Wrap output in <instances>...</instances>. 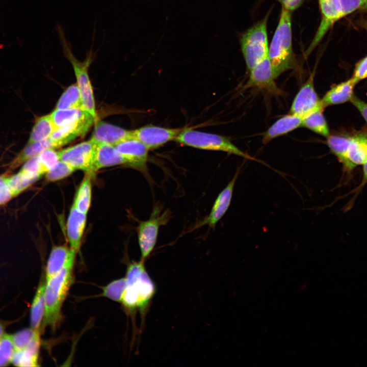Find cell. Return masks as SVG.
Segmentation results:
<instances>
[{"instance_id": "1", "label": "cell", "mask_w": 367, "mask_h": 367, "mask_svg": "<svg viewBox=\"0 0 367 367\" xmlns=\"http://www.w3.org/2000/svg\"><path fill=\"white\" fill-rule=\"evenodd\" d=\"M291 13L282 7L277 27L269 46L268 57L275 79L297 66L292 47Z\"/></svg>"}, {"instance_id": "2", "label": "cell", "mask_w": 367, "mask_h": 367, "mask_svg": "<svg viewBox=\"0 0 367 367\" xmlns=\"http://www.w3.org/2000/svg\"><path fill=\"white\" fill-rule=\"evenodd\" d=\"M76 252L73 251L62 269L46 281L45 311L43 326L55 328L61 319V307L72 283V271Z\"/></svg>"}, {"instance_id": "3", "label": "cell", "mask_w": 367, "mask_h": 367, "mask_svg": "<svg viewBox=\"0 0 367 367\" xmlns=\"http://www.w3.org/2000/svg\"><path fill=\"white\" fill-rule=\"evenodd\" d=\"M144 260L133 262L127 269L122 303L127 308L143 310L153 297L155 287L144 267Z\"/></svg>"}, {"instance_id": "4", "label": "cell", "mask_w": 367, "mask_h": 367, "mask_svg": "<svg viewBox=\"0 0 367 367\" xmlns=\"http://www.w3.org/2000/svg\"><path fill=\"white\" fill-rule=\"evenodd\" d=\"M59 37L62 51L65 57L71 63L77 81L83 103V109L97 119L93 89L88 75V68L93 61L94 53L92 48L87 53L86 58L80 61L73 55L70 43L67 40L62 26L57 24L55 27Z\"/></svg>"}, {"instance_id": "5", "label": "cell", "mask_w": 367, "mask_h": 367, "mask_svg": "<svg viewBox=\"0 0 367 367\" xmlns=\"http://www.w3.org/2000/svg\"><path fill=\"white\" fill-rule=\"evenodd\" d=\"M269 13L241 34L240 43L246 67L250 71L268 56L267 22Z\"/></svg>"}, {"instance_id": "6", "label": "cell", "mask_w": 367, "mask_h": 367, "mask_svg": "<svg viewBox=\"0 0 367 367\" xmlns=\"http://www.w3.org/2000/svg\"><path fill=\"white\" fill-rule=\"evenodd\" d=\"M174 140L184 146L200 149L223 151L247 160H254L253 157L239 148L229 139L215 134L185 128Z\"/></svg>"}, {"instance_id": "7", "label": "cell", "mask_w": 367, "mask_h": 367, "mask_svg": "<svg viewBox=\"0 0 367 367\" xmlns=\"http://www.w3.org/2000/svg\"><path fill=\"white\" fill-rule=\"evenodd\" d=\"M170 218V212H162L160 206H155L150 218L140 222L138 227V243L141 254V260L147 258L155 246L159 228L166 224Z\"/></svg>"}, {"instance_id": "8", "label": "cell", "mask_w": 367, "mask_h": 367, "mask_svg": "<svg viewBox=\"0 0 367 367\" xmlns=\"http://www.w3.org/2000/svg\"><path fill=\"white\" fill-rule=\"evenodd\" d=\"M95 143L91 139L58 151L60 161L75 170H80L94 175Z\"/></svg>"}, {"instance_id": "9", "label": "cell", "mask_w": 367, "mask_h": 367, "mask_svg": "<svg viewBox=\"0 0 367 367\" xmlns=\"http://www.w3.org/2000/svg\"><path fill=\"white\" fill-rule=\"evenodd\" d=\"M321 14L319 26L305 52L308 56L321 42L327 32L338 20L346 16L341 0H318Z\"/></svg>"}, {"instance_id": "10", "label": "cell", "mask_w": 367, "mask_h": 367, "mask_svg": "<svg viewBox=\"0 0 367 367\" xmlns=\"http://www.w3.org/2000/svg\"><path fill=\"white\" fill-rule=\"evenodd\" d=\"M185 128H166L149 125L133 130L134 138L143 143L148 149L158 148L175 140Z\"/></svg>"}, {"instance_id": "11", "label": "cell", "mask_w": 367, "mask_h": 367, "mask_svg": "<svg viewBox=\"0 0 367 367\" xmlns=\"http://www.w3.org/2000/svg\"><path fill=\"white\" fill-rule=\"evenodd\" d=\"M96 120L88 114L81 119L56 128L49 137L53 148L62 147L85 136Z\"/></svg>"}, {"instance_id": "12", "label": "cell", "mask_w": 367, "mask_h": 367, "mask_svg": "<svg viewBox=\"0 0 367 367\" xmlns=\"http://www.w3.org/2000/svg\"><path fill=\"white\" fill-rule=\"evenodd\" d=\"M313 80L312 74L299 89L292 103L290 114L303 118L310 112L322 107L321 99L314 87Z\"/></svg>"}, {"instance_id": "13", "label": "cell", "mask_w": 367, "mask_h": 367, "mask_svg": "<svg viewBox=\"0 0 367 367\" xmlns=\"http://www.w3.org/2000/svg\"><path fill=\"white\" fill-rule=\"evenodd\" d=\"M114 146L127 161L129 166L143 172H147L149 149L143 143L132 137L117 143Z\"/></svg>"}, {"instance_id": "14", "label": "cell", "mask_w": 367, "mask_h": 367, "mask_svg": "<svg viewBox=\"0 0 367 367\" xmlns=\"http://www.w3.org/2000/svg\"><path fill=\"white\" fill-rule=\"evenodd\" d=\"M249 72V78L245 87L257 88L273 94L281 93L275 82L268 56L257 64Z\"/></svg>"}, {"instance_id": "15", "label": "cell", "mask_w": 367, "mask_h": 367, "mask_svg": "<svg viewBox=\"0 0 367 367\" xmlns=\"http://www.w3.org/2000/svg\"><path fill=\"white\" fill-rule=\"evenodd\" d=\"M239 173V170H238L231 180L218 195L208 215L201 222L197 224L194 228H197L203 225L214 227L223 217L230 204L234 185Z\"/></svg>"}, {"instance_id": "16", "label": "cell", "mask_w": 367, "mask_h": 367, "mask_svg": "<svg viewBox=\"0 0 367 367\" xmlns=\"http://www.w3.org/2000/svg\"><path fill=\"white\" fill-rule=\"evenodd\" d=\"M132 137H134L133 130H127L103 121H97L91 140L96 144H107L114 146Z\"/></svg>"}, {"instance_id": "17", "label": "cell", "mask_w": 367, "mask_h": 367, "mask_svg": "<svg viewBox=\"0 0 367 367\" xmlns=\"http://www.w3.org/2000/svg\"><path fill=\"white\" fill-rule=\"evenodd\" d=\"M86 220L87 214L80 212L72 205L67 221L66 232L70 248L76 253L80 248Z\"/></svg>"}, {"instance_id": "18", "label": "cell", "mask_w": 367, "mask_h": 367, "mask_svg": "<svg viewBox=\"0 0 367 367\" xmlns=\"http://www.w3.org/2000/svg\"><path fill=\"white\" fill-rule=\"evenodd\" d=\"M120 165L128 166V163L113 145L95 143L94 160L95 172L103 168Z\"/></svg>"}, {"instance_id": "19", "label": "cell", "mask_w": 367, "mask_h": 367, "mask_svg": "<svg viewBox=\"0 0 367 367\" xmlns=\"http://www.w3.org/2000/svg\"><path fill=\"white\" fill-rule=\"evenodd\" d=\"M302 118L289 114L276 121L264 134L262 142L266 144L272 140L301 126Z\"/></svg>"}, {"instance_id": "20", "label": "cell", "mask_w": 367, "mask_h": 367, "mask_svg": "<svg viewBox=\"0 0 367 367\" xmlns=\"http://www.w3.org/2000/svg\"><path fill=\"white\" fill-rule=\"evenodd\" d=\"M345 168L351 171L356 166L363 165L367 160V138L363 136L352 137L347 153Z\"/></svg>"}, {"instance_id": "21", "label": "cell", "mask_w": 367, "mask_h": 367, "mask_svg": "<svg viewBox=\"0 0 367 367\" xmlns=\"http://www.w3.org/2000/svg\"><path fill=\"white\" fill-rule=\"evenodd\" d=\"M40 347V336L38 335L25 348L15 350L11 363L21 367L37 366Z\"/></svg>"}, {"instance_id": "22", "label": "cell", "mask_w": 367, "mask_h": 367, "mask_svg": "<svg viewBox=\"0 0 367 367\" xmlns=\"http://www.w3.org/2000/svg\"><path fill=\"white\" fill-rule=\"evenodd\" d=\"M355 84L352 78L332 88L321 99L322 107L342 103L349 101L353 96Z\"/></svg>"}, {"instance_id": "23", "label": "cell", "mask_w": 367, "mask_h": 367, "mask_svg": "<svg viewBox=\"0 0 367 367\" xmlns=\"http://www.w3.org/2000/svg\"><path fill=\"white\" fill-rule=\"evenodd\" d=\"M74 251L65 245L56 246L50 252L46 268V281L58 273Z\"/></svg>"}, {"instance_id": "24", "label": "cell", "mask_w": 367, "mask_h": 367, "mask_svg": "<svg viewBox=\"0 0 367 367\" xmlns=\"http://www.w3.org/2000/svg\"><path fill=\"white\" fill-rule=\"evenodd\" d=\"M93 175L86 173L75 195L73 205L80 212L87 214L89 210L92 197L91 179Z\"/></svg>"}, {"instance_id": "25", "label": "cell", "mask_w": 367, "mask_h": 367, "mask_svg": "<svg viewBox=\"0 0 367 367\" xmlns=\"http://www.w3.org/2000/svg\"><path fill=\"white\" fill-rule=\"evenodd\" d=\"M46 282H41L39 285L34 297L30 311V324L35 330H40L43 322L44 311V291Z\"/></svg>"}, {"instance_id": "26", "label": "cell", "mask_w": 367, "mask_h": 367, "mask_svg": "<svg viewBox=\"0 0 367 367\" xmlns=\"http://www.w3.org/2000/svg\"><path fill=\"white\" fill-rule=\"evenodd\" d=\"M324 108L319 107L302 118L301 126L324 137L329 135L327 122L323 114Z\"/></svg>"}, {"instance_id": "27", "label": "cell", "mask_w": 367, "mask_h": 367, "mask_svg": "<svg viewBox=\"0 0 367 367\" xmlns=\"http://www.w3.org/2000/svg\"><path fill=\"white\" fill-rule=\"evenodd\" d=\"M48 148H53L49 138L39 142L28 143L12 161L10 168L17 167L29 159L38 156L43 151Z\"/></svg>"}, {"instance_id": "28", "label": "cell", "mask_w": 367, "mask_h": 367, "mask_svg": "<svg viewBox=\"0 0 367 367\" xmlns=\"http://www.w3.org/2000/svg\"><path fill=\"white\" fill-rule=\"evenodd\" d=\"M56 129L50 115L39 118L33 127L28 143L39 142L49 138Z\"/></svg>"}, {"instance_id": "29", "label": "cell", "mask_w": 367, "mask_h": 367, "mask_svg": "<svg viewBox=\"0 0 367 367\" xmlns=\"http://www.w3.org/2000/svg\"><path fill=\"white\" fill-rule=\"evenodd\" d=\"M88 114L90 113L83 109H55L49 115L57 128L81 119Z\"/></svg>"}, {"instance_id": "30", "label": "cell", "mask_w": 367, "mask_h": 367, "mask_svg": "<svg viewBox=\"0 0 367 367\" xmlns=\"http://www.w3.org/2000/svg\"><path fill=\"white\" fill-rule=\"evenodd\" d=\"M73 109H83L80 92L76 84L70 86L65 90L56 107V109L58 110Z\"/></svg>"}, {"instance_id": "31", "label": "cell", "mask_w": 367, "mask_h": 367, "mask_svg": "<svg viewBox=\"0 0 367 367\" xmlns=\"http://www.w3.org/2000/svg\"><path fill=\"white\" fill-rule=\"evenodd\" d=\"M352 137L338 135H329L327 145L331 152L337 158L344 167L347 164L346 153Z\"/></svg>"}, {"instance_id": "32", "label": "cell", "mask_w": 367, "mask_h": 367, "mask_svg": "<svg viewBox=\"0 0 367 367\" xmlns=\"http://www.w3.org/2000/svg\"><path fill=\"white\" fill-rule=\"evenodd\" d=\"M38 179L20 171L7 178V183L14 196L23 192Z\"/></svg>"}, {"instance_id": "33", "label": "cell", "mask_w": 367, "mask_h": 367, "mask_svg": "<svg viewBox=\"0 0 367 367\" xmlns=\"http://www.w3.org/2000/svg\"><path fill=\"white\" fill-rule=\"evenodd\" d=\"M40 334V330L25 328L11 335L15 350H20L27 347L31 342Z\"/></svg>"}, {"instance_id": "34", "label": "cell", "mask_w": 367, "mask_h": 367, "mask_svg": "<svg viewBox=\"0 0 367 367\" xmlns=\"http://www.w3.org/2000/svg\"><path fill=\"white\" fill-rule=\"evenodd\" d=\"M125 286V278L115 280L103 288L102 295L113 301L121 302Z\"/></svg>"}, {"instance_id": "35", "label": "cell", "mask_w": 367, "mask_h": 367, "mask_svg": "<svg viewBox=\"0 0 367 367\" xmlns=\"http://www.w3.org/2000/svg\"><path fill=\"white\" fill-rule=\"evenodd\" d=\"M14 350L11 335L5 333L0 339V366H6L11 363Z\"/></svg>"}, {"instance_id": "36", "label": "cell", "mask_w": 367, "mask_h": 367, "mask_svg": "<svg viewBox=\"0 0 367 367\" xmlns=\"http://www.w3.org/2000/svg\"><path fill=\"white\" fill-rule=\"evenodd\" d=\"M76 171L68 164L59 161L57 164L45 174V178L49 181H55L63 179L72 174Z\"/></svg>"}, {"instance_id": "37", "label": "cell", "mask_w": 367, "mask_h": 367, "mask_svg": "<svg viewBox=\"0 0 367 367\" xmlns=\"http://www.w3.org/2000/svg\"><path fill=\"white\" fill-rule=\"evenodd\" d=\"M45 174L53 169L60 161L58 152L53 148H48L38 155Z\"/></svg>"}, {"instance_id": "38", "label": "cell", "mask_w": 367, "mask_h": 367, "mask_svg": "<svg viewBox=\"0 0 367 367\" xmlns=\"http://www.w3.org/2000/svg\"><path fill=\"white\" fill-rule=\"evenodd\" d=\"M20 171L31 176L40 178L45 174L38 156L31 158L26 161L22 167Z\"/></svg>"}, {"instance_id": "39", "label": "cell", "mask_w": 367, "mask_h": 367, "mask_svg": "<svg viewBox=\"0 0 367 367\" xmlns=\"http://www.w3.org/2000/svg\"><path fill=\"white\" fill-rule=\"evenodd\" d=\"M367 77V56L357 64L353 76L352 78L356 84L358 82Z\"/></svg>"}, {"instance_id": "40", "label": "cell", "mask_w": 367, "mask_h": 367, "mask_svg": "<svg viewBox=\"0 0 367 367\" xmlns=\"http://www.w3.org/2000/svg\"><path fill=\"white\" fill-rule=\"evenodd\" d=\"M14 197L8 186L7 178L0 176V205L8 202Z\"/></svg>"}, {"instance_id": "41", "label": "cell", "mask_w": 367, "mask_h": 367, "mask_svg": "<svg viewBox=\"0 0 367 367\" xmlns=\"http://www.w3.org/2000/svg\"><path fill=\"white\" fill-rule=\"evenodd\" d=\"M351 101L359 110L367 122V103L353 95Z\"/></svg>"}, {"instance_id": "42", "label": "cell", "mask_w": 367, "mask_h": 367, "mask_svg": "<svg viewBox=\"0 0 367 367\" xmlns=\"http://www.w3.org/2000/svg\"><path fill=\"white\" fill-rule=\"evenodd\" d=\"M278 2L282 8L292 12L299 8L303 0H276Z\"/></svg>"}, {"instance_id": "43", "label": "cell", "mask_w": 367, "mask_h": 367, "mask_svg": "<svg viewBox=\"0 0 367 367\" xmlns=\"http://www.w3.org/2000/svg\"><path fill=\"white\" fill-rule=\"evenodd\" d=\"M363 180L364 181L367 180V160L363 164Z\"/></svg>"}, {"instance_id": "44", "label": "cell", "mask_w": 367, "mask_h": 367, "mask_svg": "<svg viewBox=\"0 0 367 367\" xmlns=\"http://www.w3.org/2000/svg\"><path fill=\"white\" fill-rule=\"evenodd\" d=\"M5 326L2 322L0 321V339L5 334Z\"/></svg>"}, {"instance_id": "45", "label": "cell", "mask_w": 367, "mask_h": 367, "mask_svg": "<svg viewBox=\"0 0 367 367\" xmlns=\"http://www.w3.org/2000/svg\"><path fill=\"white\" fill-rule=\"evenodd\" d=\"M361 7L362 9H367V0H359Z\"/></svg>"}]
</instances>
